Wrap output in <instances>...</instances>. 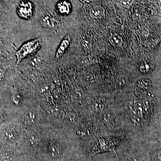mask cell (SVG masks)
<instances>
[{
	"label": "cell",
	"instance_id": "1",
	"mask_svg": "<svg viewBox=\"0 0 161 161\" xmlns=\"http://www.w3.org/2000/svg\"><path fill=\"white\" fill-rule=\"evenodd\" d=\"M118 144V140L114 137H105L98 139L91 147L89 154L92 157L96 153L102 152L113 151L116 153L115 149Z\"/></svg>",
	"mask_w": 161,
	"mask_h": 161
},
{
	"label": "cell",
	"instance_id": "2",
	"mask_svg": "<svg viewBox=\"0 0 161 161\" xmlns=\"http://www.w3.org/2000/svg\"><path fill=\"white\" fill-rule=\"evenodd\" d=\"M41 40L39 38L23 44L16 53L17 65H18L23 59L37 52L41 46Z\"/></svg>",
	"mask_w": 161,
	"mask_h": 161
},
{
	"label": "cell",
	"instance_id": "3",
	"mask_svg": "<svg viewBox=\"0 0 161 161\" xmlns=\"http://www.w3.org/2000/svg\"><path fill=\"white\" fill-rule=\"evenodd\" d=\"M17 12L20 17L26 19L30 18L33 14V5L30 2L23 1L18 5Z\"/></svg>",
	"mask_w": 161,
	"mask_h": 161
},
{
	"label": "cell",
	"instance_id": "4",
	"mask_svg": "<svg viewBox=\"0 0 161 161\" xmlns=\"http://www.w3.org/2000/svg\"><path fill=\"white\" fill-rule=\"evenodd\" d=\"M71 40V38L69 35H67L63 39L56 51L55 56L56 59L60 58L65 53L70 44Z\"/></svg>",
	"mask_w": 161,
	"mask_h": 161
},
{
	"label": "cell",
	"instance_id": "5",
	"mask_svg": "<svg viewBox=\"0 0 161 161\" xmlns=\"http://www.w3.org/2000/svg\"><path fill=\"white\" fill-rule=\"evenodd\" d=\"M41 23L44 27L53 29L59 26V23L54 18L50 16H45L41 20Z\"/></svg>",
	"mask_w": 161,
	"mask_h": 161
},
{
	"label": "cell",
	"instance_id": "6",
	"mask_svg": "<svg viewBox=\"0 0 161 161\" xmlns=\"http://www.w3.org/2000/svg\"><path fill=\"white\" fill-rule=\"evenodd\" d=\"M90 16L93 18L100 19L103 18L105 16V10L102 6L100 5H95L90 9Z\"/></svg>",
	"mask_w": 161,
	"mask_h": 161
},
{
	"label": "cell",
	"instance_id": "7",
	"mask_svg": "<svg viewBox=\"0 0 161 161\" xmlns=\"http://www.w3.org/2000/svg\"><path fill=\"white\" fill-rule=\"evenodd\" d=\"M57 8L60 14H69L71 10V5L69 2L62 1L58 4Z\"/></svg>",
	"mask_w": 161,
	"mask_h": 161
},
{
	"label": "cell",
	"instance_id": "8",
	"mask_svg": "<svg viewBox=\"0 0 161 161\" xmlns=\"http://www.w3.org/2000/svg\"><path fill=\"white\" fill-rule=\"evenodd\" d=\"M109 41L112 46L115 47H120L123 44V40L122 37L118 34H112L109 36Z\"/></svg>",
	"mask_w": 161,
	"mask_h": 161
},
{
	"label": "cell",
	"instance_id": "9",
	"mask_svg": "<svg viewBox=\"0 0 161 161\" xmlns=\"http://www.w3.org/2000/svg\"><path fill=\"white\" fill-rule=\"evenodd\" d=\"M152 69V65L149 61H144L139 66L140 70L143 73L149 72Z\"/></svg>",
	"mask_w": 161,
	"mask_h": 161
},
{
	"label": "cell",
	"instance_id": "10",
	"mask_svg": "<svg viewBox=\"0 0 161 161\" xmlns=\"http://www.w3.org/2000/svg\"><path fill=\"white\" fill-rule=\"evenodd\" d=\"M133 1L134 0H122V5L125 8H129L133 4Z\"/></svg>",
	"mask_w": 161,
	"mask_h": 161
},
{
	"label": "cell",
	"instance_id": "11",
	"mask_svg": "<svg viewBox=\"0 0 161 161\" xmlns=\"http://www.w3.org/2000/svg\"><path fill=\"white\" fill-rule=\"evenodd\" d=\"M159 5L161 10V0H159Z\"/></svg>",
	"mask_w": 161,
	"mask_h": 161
},
{
	"label": "cell",
	"instance_id": "12",
	"mask_svg": "<svg viewBox=\"0 0 161 161\" xmlns=\"http://www.w3.org/2000/svg\"><path fill=\"white\" fill-rule=\"evenodd\" d=\"M85 2H92V1H94V0H84Z\"/></svg>",
	"mask_w": 161,
	"mask_h": 161
}]
</instances>
